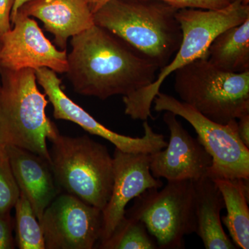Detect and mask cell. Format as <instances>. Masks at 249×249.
I'll return each mask as SVG.
<instances>
[{"instance_id":"6da1fadb","label":"cell","mask_w":249,"mask_h":249,"mask_svg":"<svg viewBox=\"0 0 249 249\" xmlns=\"http://www.w3.org/2000/svg\"><path fill=\"white\" fill-rule=\"evenodd\" d=\"M69 80L76 92L106 100L151 84L160 67L109 31L93 24L71 37Z\"/></svg>"},{"instance_id":"7a4b0ae2","label":"cell","mask_w":249,"mask_h":249,"mask_svg":"<svg viewBox=\"0 0 249 249\" xmlns=\"http://www.w3.org/2000/svg\"><path fill=\"white\" fill-rule=\"evenodd\" d=\"M178 10L159 0H113L93 14V22L160 70L169 63L182 40Z\"/></svg>"},{"instance_id":"3957f363","label":"cell","mask_w":249,"mask_h":249,"mask_svg":"<svg viewBox=\"0 0 249 249\" xmlns=\"http://www.w3.org/2000/svg\"><path fill=\"white\" fill-rule=\"evenodd\" d=\"M176 18L182 30V40L173 60L160 69L151 84L123 98L124 113L134 120L154 119L152 103L167 77L196 59L207 58L208 49L216 36L249 18V5L235 0L220 9H178Z\"/></svg>"},{"instance_id":"277c9868","label":"cell","mask_w":249,"mask_h":249,"mask_svg":"<svg viewBox=\"0 0 249 249\" xmlns=\"http://www.w3.org/2000/svg\"><path fill=\"white\" fill-rule=\"evenodd\" d=\"M0 143L26 149L51 163L47 141L59 133L46 114L48 100L37 86L35 70L0 68Z\"/></svg>"},{"instance_id":"5b68a950","label":"cell","mask_w":249,"mask_h":249,"mask_svg":"<svg viewBox=\"0 0 249 249\" xmlns=\"http://www.w3.org/2000/svg\"><path fill=\"white\" fill-rule=\"evenodd\" d=\"M49 141L51 166L58 186L102 211L114 183V160L107 147L88 135L58 133Z\"/></svg>"},{"instance_id":"8992f818","label":"cell","mask_w":249,"mask_h":249,"mask_svg":"<svg viewBox=\"0 0 249 249\" xmlns=\"http://www.w3.org/2000/svg\"><path fill=\"white\" fill-rule=\"evenodd\" d=\"M174 73L181 101L210 120L225 124L249 114V71H222L201 58Z\"/></svg>"},{"instance_id":"52a82bcc","label":"cell","mask_w":249,"mask_h":249,"mask_svg":"<svg viewBox=\"0 0 249 249\" xmlns=\"http://www.w3.org/2000/svg\"><path fill=\"white\" fill-rule=\"evenodd\" d=\"M149 188L125 210L142 221L159 249H184V237L196 232V201L191 180L168 181L161 191Z\"/></svg>"},{"instance_id":"ba28073f","label":"cell","mask_w":249,"mask_h":249,"mask_svg":"<svg viewBox=\"0 0 249 249\" xmlns=\"http://www.w3.org/2000/svg\"><path fill=\"white\" fill-rule=\"evenodd\" d=\"M153 103L155 111H171L193 126L198 140L212 157L208 178L249 179V148L239 137L237 120L225 124H218L186 103L160 91Z\"/></svg>"},{"instance_id":"9c48e42d","label":"cell","mask_w":249,"mask_h":249,"mask_svg":"<svg viewBox=\"0 0 249 249\" xmlns=\"http://www.w3.org/2000/svg\"><path fill=\"white\" fill-rule=\"evenodd\" d=\"M45 249H92L102 232V211L69 193L55 196L40 221Z\"/></svg>"},{"instance_id":"30bf717a","label":"cell","mask_w":249,"mask_h":249,"mask_svg":"<svg viewBox=\"0 0 249 249\" xmlns=\"http://www.w3.org/2000/svg\"><path fill=\"white\" fill-rule=\"evenodd\" d=\"M35 74L37 83L43 88L53 106L55 119L71 121L89 134L106 139L124 152L153 154L168 145L164 136L154 132L147 121H144V135L141 138L122 135L108 129L65 94L61 88V80L53 70L43 67L36 70Z\"/></svg>"},{"instance_id":"8fae6325","label":"cell","mask_w":249,"mask_h":249,"mask_svg":"<svg viewBox=\"0 0 249 249\" xmlns=\"http://www.w3.org/2000/svg\"><path fill=\"white\" fill-rule=\"evenodd\" d=\"M11 21L14 29L0 37L1 68L18 71L46 67L55 73H66V50H58L36 20L17 13Z\"/></svg>"},{"instance_id":"7c38bea8","label":"cell","mask_w":249,"mask_h":249,"mask_svg":"<svg viewBox=\"0 0 249 249\" xmlns=\"http://www.w3.org/2000/svg\"><path fill=\"white\" fill-rule=\"evenodd\" d=\"M177 116L168 111L163 114V121L170 131V140L165 150L151 155L152 176L168 181H196L207 177L212 157L198 139L184 129Z\"/></svg>"},{"instance_id":"4fadbf2b","label":"cell","mask_w":249,"mask_h":249,"mask_svg":"<svg viewBox=\"0 0 249 249\" xmlns=\"http://www.w3.org/2000/svg\"><path fill=\"white\" fill-rule=\"evenodd\" d=\"M152 154L130 153L116 148L114 183L110 199L102 210V232L99 244L110 237L124 217L126 206L149 188H160L163 183L150 171Z\"/></svg>"},{"instance_id":"5bb4252c","label":"cell","mask_w":249,"mask_h":249,"mask_svg":"<svg viewBox=\"0 0 249 249\" xmlns=\"http://www.w3.org/2000/svg\"><path fill=\"white\" fill-rule=\"evenodd\" d=\"M6 148L19 191L30 202L40 222L46 209L60 193L51 163L26 149L15 145H6Z\"/></svg>"},{"instance_id":"9a60e30c","label":"cell","mask_w":249,"mask_h":249,"mask_svg":"<svg viewBox=\"0 0 249 249\" xmlns=\"http://www.w3.org/2000/svg\"><path fill=\"white\" fill-rule=\"evenodd\" d=\"M17 13L40 19L62 50H66L70 37L94 24L93 15L86 0H29Z\"/></svg>"},{"instance_id":"2e32d148","label":"cell","mask_w":249,"mask_h":249,"mask_svg":"<svg viewBox=\"0 0 249 249\" xmlns=\"http://www.w3.org/2000/svg\"><path fill=\"white\" fill-rule=\"evenodd\" d=\"M193 181L196 201V233L206 249H235V244L224 231L221 211L224 198L215 183L208 177Z\"/></svg>"},{"instance_id":"e0dca14e","label":"cell","mask_w":249,"mask_h":249,"mask_svg":"<svg viewBox=\"0 0 249 249\" xmlns=\"http://www.w3.org/2000/svg\"><path fill=\"white\" fill-rule=\"evenodd\" d=\"M212 179V178H211ZM224 198L227 214L221 217L237 248L249 249V179H213Z\"/></svg>"},{"instance_id":"ac0fdd59","label":"cell","mask_w":249,"mask_h":249,"mask_svg":"<svg viewBox=\"0 0 249 249\" xmlns=\"http://www.w3.org/2000/svg\"><path fill=\"white\" fill-rule=\"evenodd\" d=\"M207 58L222 71H249V18L216 36L208 49Z\"/></svg>"},{"instance_id":"d6986e66","label":"cell","mask_w":249,"mask_h":249,"mask_svg":"<svg viewBox=\"0 0 249 249\" xmlns=\"http://www.w3.org/2000/svg\"><path fill=\"white\" fill-rule=\"evenodd\" d=\"M98 249H159V247L142 221L124 216L110 237L98 245Z\"/></svg>"},{"instance_id":"ffe728a7","label":"cell","mask_w":249,"mask_h":249,"mask_svg":"<svg viewBox=\"0 0 249 249\" xmlns=\"http://www.w3.org/2000/svg\"><path fill=\"white\" fill-rule=\"evenodd\" d=\"M16 210V241L20 249H45L40 222L26 196L20 193Z\"/></svg>"},{"instance_id":"44dd1931","label":"cell","mask_w":249,"mask_h":249,"mask_svg":"<svg viewBox=\"0 0 249 249\" xmlns=\"http://www.w3.org/2000/svg\"><path fill=\"white\" fill-rule=\"evenodd\" d=\"M20 195L13 174L6 145L0 143V218L9 219Z\"/></svg>"},{"instance_id":"7402d4cb","label":"cell","mask_w":249,"mask_h":249,"mask_svg":"<svg viewBox=\"0 0 249 249\" xmlns=\"http://www.w3.org/2000/svg\"><path fill=\"white\" fill-rule=\"evenodd\" d=\"M177 9L217 10L226 7L235 0H159Z\"/></svg>"},{"instance_id":"603a6c76","label":"cell","mask_w":249,"mask_h":249,"mask_svg":"<svg viewBox=\"0 0 249 249\" xmlns=\"http://www.w3.org/2000/svg\"><path fill=\"white\" fill-rule=\"evenodd\" d=\"M16 241L12 235V223L11 218H0V249L15 248Z\"/></svg>"},{"instance_id":"cb8c5ba5","label":"cell","mask_w":249,"mask_h":249,"mask_svg":"<svg viewBox=\"0 0 249 249\" xmlns=\"http://www.w3.org/2000/svg\"><path fill=\"white\" fill-rule=\"evenodd\" d=\"M15 0H0V37L9 32L11 27V14Z\"/></svg>"},{"instance_id":"d4e9b609","label":"cell","mask_w":249,"mask_h":249,"mask_svg":"<svg viewBox=\"0 0 249 249\" xmlns=\"http://www.w3.org/2000/svg\"><path fill=\"white\" fill-rule=\"evenodd\" d=\"M237 120L239 137L244 145L249 148V114L241 116Z\"/></svg>"},{"instance_id":"484cf974","label":"cell","mask_w":249,"mask_h":249,"mask_svg":"<svg viewBox=\"0 0 249 249\" xmlns=\"http://www.w3.org/2000/svg\"><path fill=\"white\" fill-rule=\"evenodd\" d=\"M113 0H86L93 15Z\"/></svg>"},{"instance_id":"4316f807","label":"cell","mask_w":249,"mask_h":249,"mask_svg":"<svg viewBox=\"0 0 249 249\" xmlns=\"http://www.w3.org/2000/svg\"><path fill=\"white\" fill-rule=\"evenodd\" d=\"M29 1V0H15L12 11H11V18L14 17L15 15L16 14V13H17L18 9H19L22 5H24Z\"/></svg>"},{"instance_id":"83f0119b","label":"cell","mask_w":249,"mask_h":249,"mask_svg":"<svg viewBox=\"0 0 249 249\" xmlns=\"http://www.w3.org/2000/svg\"><path fill=\"white\" fill-rule=\"evenodd\" d=\"M240 1L242 3V4L249 5V0H240Z\"/></svg>"},{"instance_id":"f1b7e54d","label":"cell","mask_w":249,"mask_h":249,"mask_svg":"<svg viewBox=\"0 0 249 249\" xmlns=\"http://www.w3.org/2000/svg\"><path fill=\"white\" fill-rule=\"evenodd\" d=\"M0 68H1V64H0ZM0 88H1V83H0Z\"/></svg>"}]
</instances>
